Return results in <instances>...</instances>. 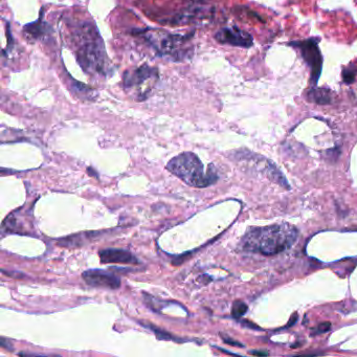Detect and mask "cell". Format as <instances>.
<instances>
[{
  "instance_id": "cell-1",
  "label": "cell",
  "mask_w": 357,
  "mask_h": 357,
  "mask_svg": "<svg viewBox=\"0 0 357 357\" xmlns=\"http://www.w3.org/2000/svg\"><path fill=\"white\" fill-rule=\"evenodd\" d=\"M296 237L298 230L294 226L287 223L275 224L249 230L242 243L245 251L273 256L289 248Z\"/></svg>"
},
{
  "instance_id": "cell-17",
  "label": "cell",
  "mask_w": 357,
  "mask_h": 357,
  "mask_svg": "<svg viewBox=\"0 0 357 357\" xmlns=\"http://www.w3.org/2000/svg\"><path fill=\"white\" fill-rule=\"evenodd\" d=\"M251 354L257 355V356H269V352L266 351H252Z\"/></svg>"
},
{
  "instance_id": "cell-7",
  "label": "cell",
  "mask_w": 357,
  "mask_h": 357,
  "mask_svg": "<svg viewBox=\"0 0 357 357\" xmlns=\"http://www.w3.org/2000/svg\"><path fill=\"white\" fill-rule=\"evenodd\" d=\"M215 38L218 42L222 44H229L233 46L249 47L253 45V37L248 33L238 28L237 26L223 27L219 29Z\"/></svg>"
},
{
  "instance_id": "cell-16",
  "label": "cell",
  "mask_w": 357,
  "mask_h": 357,
  "mask_svg": "<svg viewBox=\"0 0 357 357\" xmlns=\"http://www.w3.org/2000/svg\"><path fill=\"white\" fill-rule=\"evenodd\" d=\"M0 343H2V347L6 348L7 350H12L13 349L12 345L10 343H7V341L5 340V338H2V342H0Z\"/></svg>"
},
{
  "instance_id": "cell-2",
  "label": "cell",
  "mask_w": 357,
  "mask_h": 357,
  "mask_svg": "<svg viewBox=\"0 0 357 357\" xmlns=\"http://www.w3.org/2000/svg\"><path fill=\"white\" fill-rule=\"evenodd\" d=\"M77 59L87 73H102L106 64L103 40L92 23L83 24L75 32Z\"/></svg>"
},
{
  "instance_id": "cell-14",
  "label": "cell",
  "mask_w": 357,
  "mask_h": 357,
  "mask_svg": "<svg viewBox=\"0 0 357 357\" xmlns=\"http://www.w3.org/2000/svg\"><path fill=\"white\" fill-rule=\"evenodd\" d=\"M330 329H331V323L325 322V323H322L317 326L316 333H325V332H328Z\"/></svg>"
},
{
  "instance_id": "cell-10",
  "label": "cell",
  "mask_w": 357,
  "mask_h": 357,
  "mask_svg": "<svg viewBox=\"0 0 357 357\" xmlns=\"http://www.w3.org/2000/svg\"><path fill=\"white\" fill-rule=\"evenodd\" d=\"M269 173L272 177V180H274L276 183H278L279 185L285 187L286 189H289V186L286 183V180H285V177L283 176V174L277 169V167L275 166V164L270 163L269 165Z\"/></svg>"
},
{
  "instance_id": "cell-6",
  "label": "cell",
  "mask_w": 357,
  "mask_h": 357,
  "mask_svg": "<svg viewBox=\"0 0 357 357\" xmlns=\"http://www.w3.org/2000/svg\"><path fill=\"white\" fill-rule=\"evenodd\" d=\"M82 278L87 285L98 288L118 289L121 287V280L114 274L101 270H91L82 274Z\"/></svg>"
},
{
  "instance_id": "cell-13",
  "label": "cell",
  "mask_w": 357,
  "mask_h": 357,
  "mask_svg": "<svg viewBox=\"0 0 357 357\" xmlns=\"http://www.w3.org/2000/svg\"><path fill=\"white\" fill-rule=\"evenodd\" d=\"M220 336L222 337V340H223V342L225 343V344H227V345H230V346H234V347H243V345L241 344V343H239V342H236L235 340H233V338H230V337H228L227 335H224V334H220Z\"/></svg>"
},
{
  "instance_id": "cell-5",
  "label": "cell",
  "mask_w": 357,
  "mask_h": 357,
  "mask_svg": "<svg viewBox=\"0 0 357 357\" xmlns=\"http://www.w3.org/2000/svg\"><path fill=\"white\" fill-rule=\"evenodd\" d=\"M158 78V70L155 67H150L148 65H142L140 67L131 69L124 74V86L126 89L136 88L140 93L145 91L142 87L148 86L150 81H156Z\"/></svg>"
},
{
  "instance_id": "cell-11",
  "label": "cell",
  "mask_w": 357,
  "mask_h": 357,
  "mask_svg": "<svg viewBox=\"0 0 357 357\" xmlns=\"http://www.w3.org/2000/svg\"><path fill=\"white\" fill-rule=\"evenodd\" d=\"M145 327H147V328H149L150 330H152L154 333H155V335H156V337L158 338V340H160V341H175V342H178V341H176L177 340V338L176 337H174V336H172L169 332H167V331H164V330H162V329H159V328H157V327H154L153 325H144Z\"/></svg>"
},
{
  "instance_id": "cell-8",
  "label": "cell",
  "mask_w": 357,
  "mask_h": 357,
  "mask_svg": "<svg viewBox=\"0 0 357 357\" xmlns=\"http://www.w3.org/2000/svg\"><path fill=\"white\" fill-rule=\"evenodd\" d=\"M296 47L301 49L303 57L307 61L308 65L312 69V77L315 79V83L322 71V56L319 53V49L313 40L300 42L295 44Z\"/></svg>"
},
{
  "instance_id": "cell-4",
  "label": "cell",
  "mask_w": 357,
  "mask_h": 357,
  "mask_svg": "<svg viewBox=\"0 0 357 357\" xmlns=\"http://www.w3.org/2000/svg\"><path fill=\"white\" fill-rule=\"evenodd\" d=\"M144 39L160 57L172 60L182 61L189 57L192 50V35L172 34L164 29L147 28L139 32Z\"/></svg>"
},
{
  "instance_id": "cell-3",
  "label": "cell",
  "mask_w": 357,
  "mask_h": 357,
  "mask_svg": "<svg viewBox=\"0 0 357 357\" xmlns=\"http://www.w3.org/2000/svg\"><path fill=\"white\" fill-rule=\"evenodd\" d=\"M167 169L184 183L194 188H205L218 180L213 166H210L207 172H204L201 160L192 152H185L173 157L168 163Z\"/></svg>"
},
{
  "instance_id": "cell-18",
  "label": "cell",
  "mask_w": 357,
  "mask_h": 357,
  "mask_svg": "<svg viewBox=\"0 0 357 357\" xmlns=\"http://www.w3.org/2000/svg\"><path fill=\"white\" fill-rule=\"evenodd\" d=\"M242 324L244 325V326H246V327H248V328H253V329H260L258 326H256V325H253V323H251V322H247V320H243V322H242Z\"/></svg>"
},
{
  "instance_id": "cell-12",
  "label": "cell",
  "mask_w": 357,
  "mask_h": 357,
  "mask_svg": "<svg viewBox=\"0 0 357 357\" xmlns=\"http://www.w3.org/2000/svg\"><path fill=\"white\" fill-rule=\"evenodd\" d=\"M247 312V306L241 301H236L233 304V308H231V314L235 318H240L242 317L245 313Z\"/></svg>"
},
{
  "instance_id": "cell-9",
  "label": "cell",
  "mask_w": 357,
  "mask_h": 357,
  "mask_svg": "<svg viewBox=\"0 0 357 357\" xmlns=\"http://www.w3.org/2000/svg\"><path fill=\"white\" fill-rule=\"evenodd\" d=\"M100 260L104 264H136L137 259L127 249L105 248L99 252Z\"/></svg>"
},
{
  "instance_id": "cell-15",
  "label": "cell",
  "mask_w": 357,
  "mask_h": 357,
  "mask_svg": "<svg viewBox=\"0 0 357 357\" xmlns=\"http://www.w3.org/2000/svg\"><path fill=\"white\" fill-rule=\"evenodd\" d=\"M298 318H299V316H298V314L296 313H294L292 316H291V319L289 320V322H288V325H287V327H292L295 323H296V320H298Z\"/></svg>"
}]
</instances>
